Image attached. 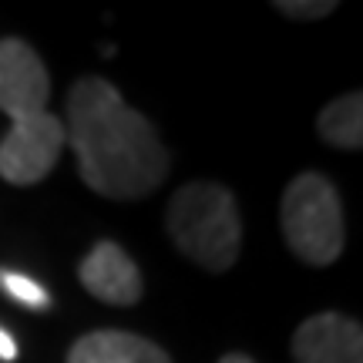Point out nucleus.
<instances>
[{
  "label": "nucleus",
  "instance_id": "nucleus-10",
  "mask_svg": "<svg viewBox=\"0 0 363 363\" xmlns=\"http://www.w3.org/2000/svg\"><path fill=\"white\" fill-rule=\"evenodd\" d=\"M0 289H4L13 303L27 306V310H48V306H51V293H48L38 279L24 276V272L0 269Z\"/></svg>",
  "mask_w": 363,
  "mask_h": 363
},
{
  "label": "nucleus",
  "instance_id": "nucleus-7",
  "mask_svg": "<svg viewBox=\"0 0 363 363\" xmlns=\"http://www.w3.org/2000/svg\"><path fill=\"white\" fill-rule=\"evenodd\" d=\"M296 363H363V330L340 313H316L293 333Z\"/></svg>",
  "mask_w": 363,
  "mask_h": 363
},
{
  "label": "nucleus",
  "instance_id": "nucleus-4",
  "mask_svg": "<svg viewBox=\"0 0 363 363\" xmlns=\"http://www.w3.org/2000/svg\"><path fill=\"white\" fill-rule=\"evenodd\" d=\"M65 148V121L51 111L13 121L11 131L0 138V179L11 185H38L51 175Z\"/></svg>",
  "mask_w": 363,
  "mask_h": 363
},
{
  "label": "nucleus",
  "instance_id": "nucleus-2",
  "mask_svg": "<svg viewBox=\"0 0 363 363\" xmlns=\"http://www.w3.org/2000/svg\"><path fill=\"white\" fill-rule=\"evenodd\" d=\"M182 256L208 272L233 269L242 249V219L235 195L219 182H189L172 195L165 216Z\"/></svg>",
  "mask_w": 363,
  "mask_h": 363
},
{
  "label": "nucleus",
  "instance_id": "nucleus-11",
  "mask_svg": "<svg viewBox=\"0 0 363 363\" xmlns=\"http://www.w3.org/2000/svg\"><path fill=\"white\" fill-rule=\"evenodd\" d=\"M276 11L293 21H320L337 11V4L333 0H276Z\"/></svg>",
  "mask_w": 363,
  "mask_h": 363
},
{
  "label": "nucleus",
  "instance_id": "nucleus-13",
  "mask_svg": "<svg viewBox=\"0 0 363 363\" xmlns=\"http://www.w3.org/2000/svg\"><path fill=\"white\" fill-rule=\"evenodd\" d=\"M219 363H256L252 357H246V353H225Z\"/></svg>",
  "mask_w": 363,
  "mask_h": 363
},
{
  "label": "nucleus",
  "instance_id": "nucleus-3",
  "mask_svg": "<svg viewBox=\"0 0 363 363\" xmlns=\"http://www.w3.org/2000/svg\"><path fill=\"white\" fill-rule=\"evenodd\" d=\"M283 235L296 259L333 266L343 252V202L337 185L320 172H303L283 192Z\"/></svg>",
  "mask_w": 363,
  "mask_h": 363
},
{
  "label": "nucleus",
  "instance_id": "nucleus-9",
  "mask_svg": "<svg viewBox=\"0 0 363 363\" xmlns=\"http://www.w3.org/2000/svg\"><path fill=\"white\" fill-rule=\"evenodd\" d=\"M316 131L320 138L330 142L333 148H343V152H357L363 145V98L360 91H350V94H340L326 104L320 118H316Z\"/></svg>",
  "mask_w": 363,
  "mask_h": 363
},
{
  "label": "nucleus",
  "instance_id": "nucleus-12",
  "mask_svg": "<svg viewBox=\"0 0 363 363\" xmlns=\"http://www.w3.org/2000/svg\"><path fill=\"white\" fill-rule=\"evenodd\" d=\"M17 360V340L0 326V363H13Z\"/></svg>",
  "mask_w": 363,
  "mask_h": 363
},
{
  "label": "nucleus",
  "instance_id": "nucleus-8",
  "mask_svg": "<svg viewBox=\"0 0 363 363\" xmlns=\"http://www.w3.org/2000/svg\"><path fill=\"white\" fill-rule=\"evenodd\" d=\"M67 363H172V357L138 333L94 330L71 347Z\"/></svg>",
  "mask_w": 363,
  "mask_h": 363
},
{
  "label": "nucleus",
  "instance_id": "nucleus-5",
  "mask_svg": "<svg viewBox=\"0 0 363 363\" xmlns=\"http://www.w3.org/2000/svg\"><path fill=\"white\" fill-rule=\"evenodd\" d=\"M51 78L38 51L21 38L0 40V111L11 121H27L48 111Z\"/></svg>",
  "mask_w": 363,
  "mask_h": 363
},
{
  "label": "nucleus",
  "instance_id": "nucleus-1",
  "mask_svg": "<svg viewBox=\"0 0 363 363\" xmlns=\"http://www.w3.org/2000/svg\"><path fill=\"white\" fill-rule=\"evenodd\" d=\"M65 138L74 148L84 185L104 199L152 195L169 175V152L152 121L125 104L104 78H81L67 94Z\"/></svg>",
  "mask_w": 363,
  "mask_h": 363
},
{
  "label": "nucleus",
  "instance_id": "nucleus-6",
  "mask_svg": "<svg viewBox=\"0 0 363 363\" xmlns=\"http://www.w3.org/2000/svg\"><path fill=\"white\" fill-rule=\"evenodd\" d=\"M78 279L94 299L111 306H135L142 299V269L125 249L101 239L78 266Z\"/></svg>",
  "mask_w": 363,
  "mask_h": 363
}]
</instances>
